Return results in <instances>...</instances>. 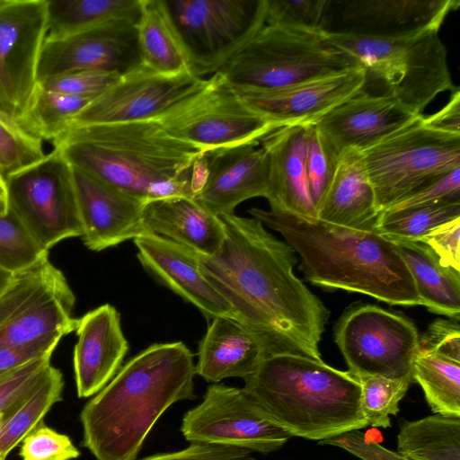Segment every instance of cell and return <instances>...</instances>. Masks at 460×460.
Here are the masks:
<instances>
[{
    "mask_svg": "<svg viewBox=\"0 0 460 460\" xmlns=\"http://www.w3.org/2000/svg\"><path fill=\"white\" fill-rule=\"evenodd\" d=\"M5 183L8 208L44 249L82 236L73 169L58 148L10 175Z\"/></svg>",
    "mask_w": 460,
    "mask_h": 460,
    "instance_id": "12",
    "label": "cell"
},
{
    "mask_svg": "<svg viewBox=\"0 0 460 460\" xmlns=\"http://www.w3.org/2000/svg\"><path fill=\"white\" fill-rule=\"evenodd\" d=\"M53 146L71 166L146 204L194 198L192 167L205 154L156 119L72 127Z\"/></svg>",
    "mask_w": 460,
    "mask_h": 460,
    "instance_id": "3",
    "label": "cell"
},
{
    "mask_svg": "<svg viewBox=\"0 0 460 460\" xmlns=\"http://www.w3.org/2000/svg\"><path fill=\"white\" fill-rule=\"evenodd\" d=\"M63 375L50 365L40 383L20 404L4 412L0 420V457L21 444L52 406L62 400Z\"/></svg>",
    "mask_w": 460,
    "mask_h": 460,
    "instance_id": "33",
    "label": "cell"
},
{
    "mask_svg": "<svg viewBox=\"0 0 460 460\" xmlns=\"http://www.w3.org/2000/svg\"><path fill=\"white\" fill-rule=\"evenodd\" d=\"M2 415H3V414H2ZM2 415H0V420H1V418H2Z\"/></svg>",
    "mask_w": 460,
    "mask_h": 460,
    "instance_id": "55",
    "label": "cell"
},
{
    "mask_svg": "<svg viewBox=\"0 0 460 460\" xmlns=\"http://www.w3.org/2000/svg\"><path fill=\"white\" fill-rule=\"evenodd\" d=\"M412 377L434 413L460 417V362L419 350Z\"/></svg>",
    "mask_w": 460,
    "mask_h": 460,
    "instance_id": "35",
    "label": "cell"
},
{
    "mask_svg": "<svg viewBox=\"0 0 460 460\" xmlns=\"http://www.w3.org/2000/svg\"><path fill=\"white\" fill-rule=\"evenodd\" d=\"M438 31V27H427L396 35H375L325 30V37L365 69L367 80L381 82L385 93L412 113L422 115L437 95L456 88Z\"/></svg>",
    "mask_w": 460,
    "mask_h": 460,
    "instance_id": "6",
    "label": "cell"
},
{
    "mask_svg": "<svg viewBox=\"0 0 460 460\" xmlns=\"http://www.w3.org/2000/svg\"><path fill=\"white\" fill-rule=\"evenodd\" d=\"M42 143L26 132L16 120L0 111L1 176L6 180L44 158Z\"/></svg>",
    "mask_w": 460,
    "mask_h": 460,
    "instance_id": "39",
    "label": "cell"
},
{
    "mask_svg": "<svg viewBox=\"0 0 460 460\" xmlns=\"http://www.w3.org/2000/svg\"><path fill=\"white\" fill-rule=\"evenodd\" d=\"M457 0H352L341 11L348 31L396 35L427 27L440 28Z\"/></svg>",
    "mask_w": 460,
    "mask_h": 460,
    "instance_id": "26",
    "label": "cell"
},
{
    "mask_svg": "<svg viewBox=\"0 0 460 460\" xmlns=\"http://www.w3.org/2000/svg\"><path fill=\"white\" fill-rule=\"evenodd\" d=\"M328 0H265V22L307 31H323Z\"/></svg>",
    "mask_w": 460,
    "mask_h": 460,
    "instance_id": "41",
    "label": "cell"
},
{
    "mask_svg": "<svg viewBox=\"0 0 460 460\" xmlns=\"http://www.w3.org/2000/svg\"><path fill=\"white\" fill-rule=\"evenodd\" d=\"M15 274L0 267V297L6 292L13 281Z\"/></svg>",
    "mask_w": 460,
    "mask_h": 460,
    "instance_id": "52",
    "label": "cell"
},
{
    "mask_svg": "<svg viewBox=\"0 0 460 460\" xmlns=\"http://www.w3.org/2000/svg\"><path fill=\"white\" fill-rule=\"evenodd\" d=\"M367 84L365 69L355 66L279 89L233 88L250 108L281 128L314 125L334 108L366 90Z\"/></svg>",
    "mask_w": 460,
    "mask_h": 460,
    "instance_id": "17",
    "label": "cell"
},
{
    "mask_svg": "<svg viewBox=\"0 0 460 460\" xmlns=\"http://www.w3.org/2000/svg\"><path fill=\"white\" fill-rule=\"evenodd\" d=\"M355 66L328 41L325 30L307 31L265 22L217 73L234 88L272 90Z\"/></svg>",
    "mask_w": 460,
    "mask_h": 460,
    "instance_id": "7",
    "label": "cell"
},
{
    "mask_svg": "<svg viewBox=\"0 0 460 460\" xmlns=\"http://www.w3.org/2000/svg\"><path fill=\"white\" fill-rule=\"evenodd\" d=\"M360 153L381 213L460 168V135L435 129L420 115Z\"/></svg>",
    "mask_w": 460,
    "mask_h": 460,
    "instance_id": "8",
    "label": "cell"
},
{
    "mask_svg": "<svg viewBox=\"0 0 460 460\" xmlns=\"http://www.w3.org/2000/svg\"><path fill=\"white\" fill-rule=\"evenodd\" d=\"M47 0H0V111L18 121L38 87Z\"/></svg>",
    "mask_w": 460,
    "mask_h": 460,
    "instance_id": "14",
    "label": "cell"
},
{
    "mask_svg": "<svg viewBox=\"0 0 460 460\" xmlns=\"http://www.w3.org/2000/svg\"><path fill=\"white\" fill-rule=\"evenodd\" d=\"M334 338L356 377L413 381L420 335L407 317L370 304L353 306L340 318Z\"/></svg>",
    "mask_w": 460,
    "mask_h": 460,
    "instance_id": "11",
    "label": "cell"
},
{
    "mask_svg": "<svg viewBox=\"0 0 460 460\" xmlns=\"http://www.w3.org/2000/svg\"><path fill=\"white\" fill-rule=\"evenodd\" d=\"M49 251L36 240L20 217L8 208L0 215V267L22 273L49 259Z\"/></svg>",
    "mask_w": 460,
    "mask_h": 460,
    "instance_id": "37",
    "label": "cell"
},
{
    "mask_svg": "<svg viewBox=\"0 0 460 460\" xmlns=\"http://www.w3.org/2000/svg\"><path fill=\"white\" fill-rule=\"evenodd\" d=\"M156 120L172 137L208 153L260 142L277 128L215 73Z\"/></svg>",
    "mask_w": 460,
    "mask_h": 460,
    "instance_id": "9",
    "label": "cell"
},
{
    "mask_svg": "<svg viewBox=\"0 0 460 460\" xmlns=\"http://www.w3.org/2000/svg\"><path fill=\"white\" fill-rule=\"evenodd\" d=\"M141 0H47V36L58 39L95 27L137 22Z\"/></svg>",
    "mask_w": 460,
    "mask_h": 460,
    "instance_id": "31",
    "label": "cell"
},
{
    "mask_svg": "<svg viewBox=\"0 0 460 460\" xmlns=\"http://www.w3.org/2000/svg\"><path fill=\"white\" fill-rule=\"evenodd\" d=\"M361 410L368 426L391 427V415L399 411V403L413 383L411 379H389L368 376L358 378Z\"/></svg>",
    "mask_w": 460,
    "mask_h": 460,
    "instance_id": "38",
    "label": "cell"
},
{
    "mask_svg": "<svg viewBox=\"0 0 460 460\" xmlns=\"http://www.w3.org/2000/svg\"><path fill=\"white\" fill-rule=\"evenodd\" d=\"M394 96L366 90L324 115L314 126L341 155L361 151L406 126L417 117Z\"/></svg>",
    "mask_w": 460,
    "mask_h": 460,
    "instance_id": "21",
    "label": "cell"
},
{
    "mask_svg": "<svg viewBox=\"0 0 460 460\" xmlns=\"http://www.w3.org/2000/svg\"><path fill=\"white\" fill-rule=\"evenodd\" d=\"M317 219L349 228L375 231L380 212L358 150L343 153L316 209Z\"/></svg>",
    "mask_w": 460,
    "mask_h": 460,
    "instance_id": "27",
    "label": "cell"
},
{
    "mask_svg": "<svg viewBox=\"0 0 460 460\" xmlns=\"http://www.w3.org/2000/svg\"><path fill=\"white\" fill-rule=\"evenodd\" d=\"M211 320L199 343L195 374L213 384L228 377L245 379L253 374L265 358L257 338L232 318Z\"/></svg>",
    "mask_w": 460,
    "mask_h": 460,
    "instance_id": "28",
    "label": "cell"
},
{
    "mask_svg": "<svg viewBox=\"0 0 460 460\" xmlns=\"http://www.w3.org/2000/svg\"><path fill=\"white\" fill-rule=\"evenodd\" d=\"M5 459H6V457H5V456H1V457H0V460H5Z\"/></svg>",
    "mask_w": 460,
    "mask_h": 460,
    "instance_id": "54",
    "label": "cell"
},
{
    "mask_svg": "<svg viewBox=\"0 0 460 460\" xmlns=\"http://www.w3.org/2000/svg\"><path fill=\"white\" fill-rule=\"evenodd\" d=\"M133 241L140 263L162 285L208 320L223 316L237 321L230 305L202 274L196 252L155 234H144Z\"/></svg>",
    "mask_w": 460,
    "mask_h": 460,
    "instance_id": "19",
    "label": "cell"
},
{
    "mask_svg": "<svg viewBox=\"0 0 460 460\" xmlns=\"http://www.w3.org/2000/svg\"><path fill=\"white\" fill-rule=\"evenodd\" d=\"M460 217V203L447 202L380 213L375 231L391 241L420 242L438 226Z\"/></svg>",
    "mask_w": 460,
    "mask_h": 460,
    "instance_id": "36",
    "label": "cell"
},
{
    "mask_svg": "<svg viewBox=\"0 0 460 460\" xmlns=\"http://www.w3.org/2000/svg\"><path fill=\"white\" fill-rule=\"evenodd\" d=\"M260 142L203 155L206 177L194 199L217 216L233 214L244 200L266 197L268 158Z\"/></svg>",
    "mask_w": 460,
    "mask_h": 460,
    "instance_id": "20",
    "label": "cell"
},
{
    "mask_svg": "<svg viewBox=\"0 0 460 460\" xmlns=\"http://www.w3.org/2000/svg\"><path fill=\"white\" fill-rule=\"evenodd\" d=\"M181 432L190 444L220 445L269 454L292 436L243 388L212 384L201 402L182 418Z\"/></svg>",
    "mask_w": 460,
    "mask_h": 460,
    "instance_id": "13",
    "label": "cell"
},
{
    "mask_svg": "<svg viewBox=\"0 0 460 460\" xmlns=\"http://www.w3.org/2000/svg\"><path fill=\"white\" fill-rule=\"evenodd\" d=\"M319 445L340 447L361 460H410L398 452L389 450L376 442L367 439L359 429L318 441Z\"/></svg>",
    "mask_w": 460,
    "mask_h": 460,
    "instance_id": "47",
    "label": "cell"
},
{
    "mask_svg": "<svg viewBox=\"0 0 460 460\" xmlns=\"http://www.w3.org/2000/svg\"><path fill=\"white\" fill-rule=\"evenodd\" d=\"M143 225L146 234L163 236L204 256L215 254L226 237L219 216L190 197L147 202Z\"/></svg>",
    "mask_w": 460,
    "mask_h": 460,
    "instance_id": "25",
    "label": "cell"
},
{
    "mask_svg": "<svg viewBox=\"0 0 460 460\" xmlns=\"http://www.w3.org/2000/svg\"><path fill=\"white\" fill-rule=\"evenodd\" d=\"M307 126H286L265 136L261 146L268 158L265 199L271 209L304 219H317L306 173Z\"/></svg>",
    "mask_w": 460,
    "mask_h": 460,
    "instance_id": "23",
    "label": "cell"
},
{
    "mask_svg": "<svg viewBox=\"0 0 460 460\" xmlns=\"http://www.w3.org/2000/svg\"><path fill=\"white\" fill-rule=\"evenodd\" d=\"M51 356L31 361L0 377V415L23 402L51 365Z\"/></svg>",
    "mask_w": 460,
    "mask_h": 460,
    "instance_id": "43",
    "label": "cell"
},
{
    "mask_svg": "<svg viewBox=\"0 0 460 460\" xmlns=\"http://www.w3.org/2000/svg\"><path fill=\"white\" fill-rule=\"evenodd\" d=\"M74 373L79 398L99 393L119 372L129 346L116 308L104 304L89 311L76 325Z\"/></svg>",
    "mask_w": 460,
    "mask_h": 460,
    "instance_id": "22",
    "label": "cell"
},
{
    "mask_svg": "<svg viewBox=\"0 0 460 460\" xmlns=\"http://www.w3.org/2000/svg\"><path fill=\"white\" fill-rule=\"evenodd\" d=\"M340 157L314 125L307 126L306 173L316 209L332 181Z\"/></svg>",
    "mask_w": 460,
    "mask_h": 460,
    "instance_id": "40",
    "label": "cell"
},
{
    "mask_svg": "<svg viewBox=\"0 0 460 460\" xmlns=\"http://www.w3.org/2000/svg\"><path fill=\"white\" fill-rule=\"evenodd\" d=\"M243 380V391L292 437L321 441L368 426L358 378L323 359L270 355Z\"/></svg>",
    "mask_w": 460,
    "mask_h": 460,
    "instance_id": "5",
    "label": "cell"
},
{
    "mask_svg": "<svg viewBox=\"0 0 460 460\" xmlns=\"http://www.w3.org/2000/svg\"><path fill=\"white\" fill-rule=\"evenodd\" d=\"M191 73L215 74L264 24L265 0H164Z\"/></svg>",
    "mask_w": 460,
    "mask_h": 460,
    "instance_id": "10",
    "label": "cell"
},
{
    "mask_svg": "<svg viewBox=\"0 0 460 460\" xmlns=\"http://www.w3.org/2000/svg\"><path fill=\"white\" fill-rule=\"evenodd\" d=\"M121 75L102 71H76L46 78L39 85L48 91L75 96L96 98L113 84Z\"/></svg>",
    "mask_w": 460,
    "mask_h": 460,
    "instance_id": "44",
    "label": "cell"
},
{
    "mask_svg": "<svg viewBox=\"0 0 460 460\" xmlns=\"http://www.w3.org/2000/svg\"><path fill=\"white\" fill-rule=\"evenodd\" d=\"M22 460H73L80 451L71 438L40 421L22 439Z\"/></svg>",
    "mask_w": 460,
    "mask_h": 460,
    "instance_id": "42",
    "label": "cell"
},
{
    "mask_svg": "<svg viewBox=\"0 0 460 460\" xmlns=\"http://www.w3.org/2000/svg\"><path fill=\"white\" fill-rule=\"evenodd\" d=\"M397 450L410 460H460V417L435 413L402 420Z\"/></svg>",
    "mask_w": 460,
    "mask_h": 460,
    "instance_id": "32",
    "label": "cell"
},
{
    "mask_svg": "<svg viewBox=\"0 0 460 460\" xmlns=\"http://www.w3.org/2000/svg\"><path fill=\"white\" fill-rule=\"evenodd\" d=\"M194 376L193 355L183 342L149 346L83 407V447L97 460H137L162 414L196 398Z\"/></svg>",
    "mask_w": 460,
    "mask_h": 460,
    "instance_id": "2",
    "label": "cell"
},
{
    "mask_svg": "<svg viewBox=\"0 0 460 460\" xmlns=\"http://www.w3.org/2000/svg\"><path fill=\"white\" fill-rule=\"evenodd\" d=\"M413 279L421 305L430 312L458 321L460 271L441 263L422 242L392 241Z\"/></svg>",
    "mask_w": 460,
    "mask_h": 460,
    "instance_id": "29",
    "label": "cell"
},
{
    "mask_svg": "<svg viewBox=\"0 0 460 460\" xmlns=\"http://www.w3.org/2000/svg\"><path fill=\"white\" fill-rule=\"evenodd\" d=\"M249 213L279 232L299 254V268L312 284L367 295L394 305H421L395 244L376 231L256 208Z\"/></svg>",
    "mask_w": 460,
    "mask_h": 460,
    "instance_id": "4",
    "label": "cell"
},
{
    "mask_svg": "<svg viewBox=\"0 0 460 460\" xmlns=\"http://www.w3.org/2000/svg\"><path fill=\"white\" fill-rule=\"evenodd\" d=\"M94 99L48 91L38 84L27 111L17 122L30 135L53 144L69 129L73 119Z\"/></svg>",
    "mask_w": 460,
    "mask_h": 460,
    "instance_id": "34",
    "label": "cell"
},
{
    "mask_svg": "<svg viewBox=\"0 0 460 460\" xmlns=\"http://www.w3.org/2000/svg\"><path fill=\"white\" fill-rule=\"evenodd\" d=\"M140 460H257L250 451L220 445L190 444L173 452L159 453Z\"/></svg>",
    "mask_w": 460,
    "mask_h": 460,
    "instance_id": "49",
    "label": "cell"
},
{
    "mask_svg": "<svg viewBox=\"0 0 460 460\" xmlns=\"http://www.w3.org/2000/svg\"><path fill=\"white\" fill-rule=\"evenodd\" d=\"M8 211V198L5 180L0 174V215Z\"/></svg>",
    "mask_w": 460,
    "mask_h": 460,
    "instance_id": "53",
    "label": "cell"
},
{
    "mask_svg": "<svg viewBox=\"0 0 460 460\" xmlns=\"http://www.w3.org/2000/svg\"><path fill=\"white\" fill-rule=\"evenodd\" d=\"M226 232L200 270L230 305L265 357L294 354L321 360L319 343L330 318L323 303L294 273V249L256 218L220 215Z\"/></svg>",
    "mask_w": 460,
    "mask_h": 460,
    "instance_id": "1",
    "label": "cell"
},
{
    "mask_svg": "<svg viewBox=\"0 0 460 460\" xmlns=\"http://www.w3.org/2000/svg\"><path fill=\"white\" fill-rule=\"evenodd\" d=\"M420 242L429 246L443 265L460 271V217L434 228Z\"/></svg>",
    "mask_w": 460,
    "mask_h": 460,
    "instance_id": "48",
    "label": "cell"
},
{
    "mask_svg": "<svg viewBox=\"0 0 460 460\" xmlns=\"http://www.w3.org/2000/svg\"><path fill=\"white\" fill-rule=\"evenodd\" d=\"M447 202L460 203V168L427 182L385 211H398Z\"/></svg>",
    "mask_w": 460,
    "mask_h": 460,
    "instance_id": "45",
    "label": "cell"
},
{
    "mask_svg": "<svg viewBox=\"0 0 460 460\" xmlns=\"http://www.w3.org/2000/svg\"><path fill=\"white\" fill-rule=\"evenodd\" d=\"M75 296L56 269L47 281L0 328V348L22 347L75 331Z\"/></svg>",
    "mask_w": 460,
    "mask_h": 460,
    "instance_id": "24",
    "label": "cell"
},
{
    "mask_svg": "<svg viewBox=\"0 0 460 460\" xmlns=\"http://www.w3.org/2000/svg\"><path fill=\"white\" fill-rule=\"evenodd\" d=\"M136 28L144 66L168 76L191 73L189 58L164 0H141Z\"/></svg>",
    "mask_w": 460,
    "mask_h": 460,
    "instance_id": "30",
    "label": "cell"
},
{
    "mask_svg": "<svg viewBox=\"0 0 460 460\" xmlns=\"http://www.w3.org/2000/svg\"><path fill=\"white\" fill-rule=\"evenodd\" d=\"M420 350L460 362L458 321L437 319L420 337Z\"/></svg>",
    "mask_w": 460,
    "mask_h": 460,
    "instance_id": "46",
    "label": "cell"
},
{
    "mask_svg": "<svg viewBox=\"0 0 460 460\" xmlns=\"http://www.w3.org/2000/svg\"><path fill=\"white\" fill-rule=\"evenodd\" d=\"M203 81L191 73L159 75L141 65L96 97L73 119L70 128L156 119Z\"/></svg>",
    "mask_w": 460,
    "mask_h": 460,
    "instance_id": "16",
    "label": "cell"
},
{
    "mask_svg": "<svg viewBox=\"0 0 460 460\" xmlns=\"http://www.w3.org/2000/svg\"><path fill=\"white\" fill-rule=\"evenodd\" d=\"M136 23L102 25L58 39H45L38 83L76 71H102L123 75L142 65Z\"/></svg>",
    "mask_w": 460,
    "mask_h": 460,
    "instance_id": "15",
    "label": "cell"
},
{
    "mask_svg": "<svg viewBox=\"0 0 460 460\" xmlns=\"http://www.w3.org/2000/svg\"><path fill=\"white\" fill-rule=\"evenodd\" d=\"M83 227L82 239L100 252L146 234L143 225L146 203L118 188L73 167Z\"/></svg>",
    "mask_w": 460,
    "mask_h": 460,
    "instance_id": "18",
    "label": "cell"
},
{
    "mask_svg": "<svg viewBox=\"0 0 460 460\" xmlns=\"http://www.w3.org/2000/svg\"><path fill=\"white\" fill-rule=\"evenodd\" d=\"M423 121L435 129L460 135L459 87L452 92L449 101L441 110L428 117L423 116Z\"/></svg>",
    "mask_w": 460,
    "mask_h": 460,
    "instance_id": "51",
    "label": "cell"
},
{
    "mask_svg": "<svg viewBox=\"0 0 460 460\" xmlns=\"http://www.w3.org/2000/svg\"><path fill=\"white\" fill-rule=\"evenodd\" d=\"M61 338L22 347L0 348V377L35 359L51 356Z\"/></svg>",
    "mask_w": 460,
    "mask_h": 460,
    "instance_id": "50",
    "label": "cell"
}]
</instances>
